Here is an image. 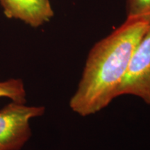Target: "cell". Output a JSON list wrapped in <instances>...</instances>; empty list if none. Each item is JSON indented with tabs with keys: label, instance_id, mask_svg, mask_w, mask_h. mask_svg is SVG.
<instances>
[{
	"label": "cell",
	"instance_id": "obj_1",
	"mask_svg": "<svg viewBox=\"0 0 150 150\" xmlns=\"http://www.w3.org/2000/svg\"><path fill=\"white\" fill-rule=\"evenodd\" d=\"M149 25L146 20L126 18L120 27L94 45L69 103L73 112L82 117L94 115L118 97L131 56Z\"/></svg>",
	"mask_w": 150,
	"mask_h": 150
},
{
	"label": "cell",
	"instance_id": "obj_2",
	"mask_svg": "<svg viewBox=\"0 0 150 150\" xmlns=\"http://www.w3.org/2000/svg\"><path fill=\"white\" fill-rule=\"evenodd\" d=\"M44 106L12 102L0 110V150H20L31 136L30 121L45 113Z\"/></svg>",
	"mask_w": 150,
	"mask_h": 150
},
{
	"label": "cell",
	"instance_id": "obj_3",
	"mask_svg": "<svg viewBox=\"0 0 150 150\" xmlns=\"http://www.w3.org/2000/svg\"><path fill=\"white\" fill-rule=\"evenodd\" d=\"M117 95L137 97L150 106V25L133 53Z\"/></svg>",
	"mask_w": 150,
	"mask_h": 150
},
{
	"label": "cell",
	"instance_id": "obj_4",
	"mask_svg": "<svg viewBox=\"0 0 150 150\" xmlns=\"http://www.w3.org/2000/svg\"><path fill=\"white\" fill-rule=\"evenodd\" d=\"M6 18L23 22L33 28L47 23L54 16L50 0H0Z\"/></svg>",
	"mask_w": 150,
	"mask_h": 150
},
{
	"label": "cell",
	"instance_id": "obj_5",
	"mask_svg": "<svg viewBox=\"0 0 150 150\" xmlns=\"http://www.w3.org/2000/svg\"><path fill=\"white\" fill-rule=\"evenodd\" d=\"M26 95L24 82L20 79H10L0 81V98L8 97L14 102L25 104Z\"/></svg>",
	"mask_w": 150,
	"mask_h": 150
},
{
	"label": "cell",
	"instance_id": "obj_6",
	"mask_svg": "<svg viewBox=\"0 0 150 150\" xmlns=\"http://www.w3.org/2000/svg\"><path fill=\"white\" fill-rule=\"evenodd\" d=\"M127 18L150 22V0H126Z\"/></svg>",
	"mask_w": 150,
	"mask_h": 150
}]
</instances>
